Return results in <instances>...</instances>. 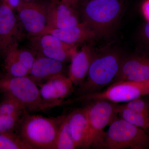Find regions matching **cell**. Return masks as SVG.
Returning <instances> with one entry per match:
<instances>
[{"instance_id": "obj_1", "label": "cell", "mask_w": 149, "mask_h": 149, "mask_svg": "<svg viewBox=\"0 0 149 149\" xmlns=\"http://www.w3.org/2000/svg\"><path fill=\"white\" fill-rule=\"evenodd\" d=\"M64 116L47 118L24 114L17 126L18 135L32 149H55L59 128Z\"/></svg>"}, {"instance_id": "obj_8", "label": "cell", "mask_w": 149, "mask_h": 149, "mask_svg": "<svg viewBox=\"0 0 149 149\" xmlns=\"http://www.w3.org/2000/svg\"><path fill=\"white\" fill-rule=\"evenodd\" d=\"M31 37L32 47L41 56L61 62L71 60L77 51V45L65 43L50 34H42Z\"/></svg>"}, {"instance_id": "obj_14", "label": "cell", "mask_w": 149, "mask_h": 149, "mask_svg": "<svg viewBox=\"0 0 149 149\" xmlns=\"http://www.w3.org/2000/svg\"><path fill=\"white\" fill-rule=\"evenodd\" d=\"M95 54L88 45H84L77 51L71 59L69 69V78L74 85H81L88 74Z\"/></svg>"}, {"instance_id": "obj_12", "label": "cell", "mask_w": 149, "mask_h": 149, "mask_svg": "<svg viewBox=\"0 0 149 149\" xmlns=\"http://www.w3.org/2000/svg\"><path fill=\"white\" fill-rule=\"evenodd\" d=\"M74 9L59 0H52L47 4L46 29H64L79 24L80 22Z\"/></svg>"}, {"instance_id": "obj_16", "label": "cell", "mask_w": 149, "mask_h": 149, "mask_svg": "<svg viewBox=\"0 0 149 149\" xmlns=\"http://www.w3.org/2000/svg\"><path fill=\"white\" fill-rule=\"evenodd\" d=\"M63 69V63L40 55L35 59L29 77L36 83L45 82L55 75L62 74Z\"/></svg>"}, {"instance_id": "obj_4", "label": "cell", "mask_w": 149, "mask_h": 149, "mask_svg": "<svg viewBox=\"0 0 149 149\" xmlns=\"http://www.w3.org/2000/svg\"><path fill=\"white\" fill-rule=\"evenodd\" d=\"M122 60L115 52L95 55L88 70L87 79L80 85L81 93L83 95L99 92L113 82Z\"/></svg>"}, {"instance_id": "obj_19", "label": "cell", "mask_w": 149, "mask_h": 149, "mask_svg": "<svg viewBox=\"0 0 149 149\" xmlns=\"http://www.w3.org/2000/svg\"><path fill=\"white\" fill-rule=\"evenodd\" d=\"M116 110L123 119L143 129L149 134V115L120 108L118 104H116Z\"/></svg>"}, {"instance_id": "obj_5", "label": "cell", "mask_w": 149, "mask_h": 149, "mask_svg": "<svg viewBox=\"0 0 149 149\" xmlns=\"http://www.w3.org/2000/svg\"><path fill=\"white\" fill-rule=\"evenodd\" d=\"M104 149H149V134L122 118L113 119L107 132Z\"/></svg>"}, {"instance_id": "obj_23", "label": "cell", "mask_w": 149, "mask_h": 149, "mask_svg": "<svg viewBox=\"0 0 149 149\" xmlns=\"http://www.w3.org/2000/svg\"><path fill=\"white\" fill-rule=\"evenodd\" d=\"M25 109L13 98L6 96V98L0 103V114L11 115L24 111Z\"/></svg>"}, {"instance_id": "obj_6", "label": "cell", "mask_w": 149, "mask_h": 149, "mask_svg": "<svg viewBox=\"0 0 149 149\" xmlns=\"http://www.w3.org/2000/svg\"><path fill=\"white\" fill-rule=\"evenodd\" d=\"M85 108L88 125V148L104 149L107 134L104 129L117 114L116 104L95 101Z\"/></svg>"}, {"instance_id": "obj_24", "label": "cell", "mask_w": 149, "mask_h": 149, "mask_svg": "<svg viewBox=\"0 0 149 149\" xmlns=\"http://www.w3.org/2000/svg\"><path fill=\"white\" fill-rule=\"evenodd\" d=\"M140 97L127 102L123 104L118 105L122 108L127 109L133 111L149 115V103Z\"/></svg>"}, {"instance_id": "obj_31", "label": "cell", "mask_w": 149, "mask_h": 149, "mask_svg": "<svg viewBox=\"0 0 149 149\" xmlns=\"http://www.w3.org/2000/svg\"><path fill=\"white\" fill-rule=\"evenodd\" d=\"M147 83H148V87L149 88V78H148V80H146Z\"/></svg>"}, {"instance_id": "obj_17", "label": "cell", "mask_w": 149, "mask_h": 149, "mask_svg": "<svg viewBox=\"0 0 149 149\" xmlns=\"http://www.w3.org/2000/svg\"><path fill=\"white\" fill-rule=\"evenodd\" d=\"M68 115L72 139L77 148H88V125L85 107L73 111Z\"/></svg>"}, {"instance_id": "obj_9", "label": "cell", "mask_w": 149, "mask_h": 149, "mask_svg": "<svg viewBox=\"0 0 149 149\" xmlns=\"http://www.w3.org/2000/svg\"><path fill=\"white\" fill-rule=\"evenodd\" d=\"M17 11L22 27L30 37L42 35L47 28V4L23 1Z\"/></svg>"}, {"instance_id": "obj_29", "label": "cell", "mask_w": 149, "mask_h": 149, "mask_svg": "<svg viewBox=\"0 0 149 149\" xmlns=\"http://www.w3.org/2000/svg\"><path fill=\"white\" fill-rule=\"evenodd\" d=\"M63 3L75 8L78 4V0H59Z\"/></svg>"}, {"instance_id": "obj_22", "label": "cell", "mask_w": 149, "mask_h": 149, "mask_svg": "<svg viewBox=\"0 0 149 149\" xmlns=\"http://www.w3.org/2000/svg\"><path fill=\"white\" fill-rule=\"evenodd\" d=\"M24 111L13 114H0V133H13L23 117L22 115L24 114Z\"/></svg>"}, {"instance_id": "obj_10", "label": "cell", "mask_w": 149, "mask_h": 149, "mask_svg": "<svg viewBox=\"0 0 149 149\" xmlns=\"http://www.w3.org/2000/svg\"><path fill=\"white\" fill-rule=\"evenodd\" d=\"M22 36L14 10L0 0V54L18 45Z\"/></svg>"}, {"instance_id": "obj_2", "label": "cell", "mask_w": 149, "mask_h": 149, "mask_svg": "<svg viewBox=\"0 0 149 149\" xmlns=\"http://www.w3.org/2000/svg\"><path fill=\"white\" fill-rule=\"evenodd\" d=\"M0 90L29 111H39L57 106L43 100L36 82L28 76L0 78Z\"/></svg>"}, {"instance_id": "obj_25", "label": "cell", "mask_w": 149, "mask_h": 149, "mask_svg": "<svg viewBox=\"0 0 149 149\" xmlns=\"http://www.w3.org/2000/svg\"><path fill=\"white\" fill-rule=\"evenodd\" d=\"M15 51L19 61L30 71L36 58L35 54L27 50L19 49L18 45L15 47Z\"/></svg>"}, {"instance_id": "obj_21", "label": "cell", "mask_w": 149, "mask_h": 149, "mask_svg": "<svg viewBox=\"0 0 149 149\" xmlns=\"http://www.w3.org/2000/svg\"><path fill=\"white\" fill-rule=\"evenodd\" d=\"M0 149H32L18 135L0 133Z\"/></svg>"}, {"instance_id": "obj_3", "label": "cell", "mask_w": 149, "mask_h": 149, "mask_svg": "<svg viewBox=\"0 0 149 149\" xmlns=\"http://www.w3.org/2000/svg\"><path fill=\"white\" fill-rule=\"evenodd\" d=\"M120 0H90L83 9V22L96 35L109 33L119 18L122 9Z\"/></svg>"}, {"instance_id": "obj_20", "label": "cell", "mask_w": 149, "mask_h": 149, "mask_svg": "<svg viewBox=\"0 0 149 149\" xmlns=\"http://www.w3.org/2000/svg\"><path fill=\"white\" fill-rule=\"evenodd\" d=\"M77 148L70 129L68 115H65L59 128L55 149Z\"/></svg>"}, {"instance_id": "obj_18", "label": "cell", "mask_w": 149, "mask_h": 149, "mask_svg": "<svg viewBox=\"0 0 149 149\" xmlns=\"http://www.w3.org/2000/svg\"><path fill=\"white\" fill-rule=\"evenodd\" d=\"M15 45L5 54L4 67L8 76L20 77L28 76L29 71L18 59L15 52Z\"/></svg>"}, {"instance_id": "obj_11", "label": "cell", "mask_w": 149, "mask_h": 149, "mask_svg": "<svg viewBox=\"0 0 149 149\" xmlns=\"http://www.w3.org/2000/svg\"><path fill=\"white\" fill-rule=\"evenodd\" d=\"M149 78V56L135 55L122 60L113 81L144 82Z\"/></svg>"}, {"instance_id": "obj_15", "label": "cell", "mask_w": 149, "mask_h": 149, "mask_svg": "<svg viewBox=\"0 0 149 149\" xmlns=\"http://www.w3.org/2000/svg\"><path fill=\"white\" fill-rule=\"evenodd\" d=\"M50 34L65 43L75 45L89 41L96 36L95 32L83 22L64 29H46L42 34Z\"/></svg>"}, {"instance_id": "obj_13", "label": "cell", "mask_w": 149, "mask_h": 149, "mask_svg": "<svg viewBox=\"0 0 149 149\" xmlns=\"http://www.w3.org/2000/svg\"><path fill=\"white\" fill-rule=\"evenodd\" d=\"M73 83L69 78L60 74L55 75L41 84L40 94L44 101L61 104V100L73 91Z\"/></svg>"}, {"instance_id": "obj_7", "label": "cell", "mask_w": 149, "mask_h": 149, "mask_svg": "<svg viewBox=\"0 0 149 149\" xmlns=\"http://www.w3.org/2000/svg\"><path fill=\"white\" fill-rule=\"evenodd\" d=\"M146 95H149V88L146 81H121L114 82L102 92L83 95L70 102L104 100L113 103L128 102Z\"/></svg>"}, {"instance_id": "obj_26", "label": "cell", "mask_w": 149, "mask_h": 149, "mask_svg": "<svg viewBox=\"0 0 149 149\" xmlns=\"http://www.w3.org/2000/svg\"><path fill=\"white\" fill-rule=\"evenodd\" d=\"M1 1L13 10L16 11L23 1L22 0H1Z\"/></svg>"}, {"instance_id": "obj_30", "label": "cell", "mask_w": 149, "mask_h": 149, "mask_svg": "<svg viewBox=\"0 0 149 149\" xmlns=\"http://www.w3.org/2000/svg\"><path fill=\"white\" fill-rule=\"evenodd\" d=\"M24 1H37V0H22Z\"/></svg>"}, {"instance_id": "obj_27", "label": "cell", "mask_w": 149, "mask_h": 149, "mask_svg": "<svg viewBox=\"0 0 149 149\" xmlns=\"http://www.w3.org/2000/svg\"><path fill=\"white\" fill-rule=\"evenodd\" d=\"M142 11L147 21H149V0H146L143 3L142 7Z\"/></svg>"}, {"instance_id": "obj_28", "label": "cell", "mask_w": 149, "mask_h": 149, "mask_svg": "<svg viewBox=\"0 0 149 149\" xmlns=\"http://www.w3.org/2000/svg\"><path fill=\"white\" fill-rule=\"evenodd\" d=\"M144 37L149 42V21H148L144 26L143 31Z\"/></svg>"}]
</instances>
